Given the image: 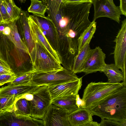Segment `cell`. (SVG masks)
I'll list each match as a JSON object with an SVG mask.
<instances>
[{
  "instance_id": "6da1fadb",
  "label": "cell",
  "mask_w": 126,
  "mask_h": 126,
  "mask_svg": "<svg viewBox=\"0 0 126 126\" xmlns=\"http://www.w3.org/2000/svg\"><path fill=\"white\" fill-rule=\"evenodd\" d=\"M93 116L126 121V86L104 98L89 109Z\"/></svg>"
},
{
  "instance_id": "7a4b0ae2",
  "label": "cell",
  "mask_w": 126,
  "mask_h": 126,
  "mask_svg": "<svg viewBox=\"0 0 126 126\" xmlns=\"http://www.w3.org/2000/svg\"><path fill=\"white\" fill-rule=\"evenodd\" d=\"M124 86L123 82H91L83 91L82 99L85 103L84 108L91 109L101 100L119 90Z\"/></svg>"
},
{
  "instance_id": "3957f363",
  "label": "cell",
  "mask_w": 126,
  "mask_h": 126,
  "mask_svg": "<svg viewBox=\"0 0 126 126\" xmlns=\"http://www.w3.org/2000/svg\"><path fill=\"white\" fill-rule=\"evenodd\" d=\"M31 32L34 44L33 50L30 56L33 71L46 72L63 68L47 51L35 35Z\"/></svg>"
},
{
  "instance_id": "277c9868",
  "label": "cell",
  "mask_w": 126,
  "mask_h": 126,
  "mask_svg": "<svg viewBox=\"0 0 126 126\" xmlns=\"http://www.w3.org/2000/svg\"><path fill=\"white\" fill-rule=\"evenodd\" d=\"M79 78L71 71L63 67L48 72L34 71L31 83L38 86H51L75 80Z\"/></svg>"
},
{
  "instance_id": "5b68a950",
  "label": "cell",
  "mask_w": 126,
  "mask_h": 126,
  "mask_svg": "<svg viewBox=\"0 0 126 126\" xmlns=\"http://www.w3.org/2000/svg\"><path fill=\"white\" fill-rule=\"evenodd\" d=\"M33 97L28 101L31 109L30 116L33 118L42 120L51 104L52 100L46 85H40L33 92Z\"/></svg>"
},
{
  "instance_id": "8992f818",
  "label": "cell",
  "mask_w": 126,
  "mask_h": 126,
  "mask_svg": "<svg viewBox=\"0 0 126 126\" xmlns=\"http://www.w3.org/2000/svg\"><path fill=\"white\" fill-rule=\"evenodd\" d=\"M122 23L121 29L114 40L115 46L113 54L114 64L126 76V19Z\"/></svg>"
},
{
  "instance_id": "52a82bcc",
  "label": "cell",
  "mask_w": 126,
  "mask_h": 126,
  "mask_svg": "<svg viewBox=\"0 0 126 126\" xmlns=\"http://www.w3.org/2000/svg\"><path fill=\"white\" fill-rule=\"evenodd\" d=\"M44 126L42 120L30 116L17 114L14 112L0 113V126Z\"/></svg>"
},
{
  "instance_id": "ba28073f",
  "label": "cell",
  "mask_w": 126,
  "mask_h": 126,
  "mask_svg": "<svg viewBox=\"0 0 126 126\" xmlns=\"http://www.w3.org/2000/svg\"><path fill=\"white\" fill-rule=\"evenodd\" d=\"M94 13L93 20L102 17L109 18L118 23L120 22L121 12L119 7L109 0H93Z\"/></svg>"
},
{
  "instance_id": "9c48e42d",
  "label": "cell",
  "mask_w": 126,
  "mask_h": 126,
  "mask_svg": "<svg viewBox=\"0 0 126 126\" xmlns=\"http://www.w3.org/2000/svg\"><path fill=\"white\" fill-rule=\"evenodd\" d=\"M68 114L62 108L51 104L42 120L44 126H71Z\"/></svg>"
},
{
  "instance_id": "30bf717a",
  "label": "cell",
  "mask_w": 126,
  "mask_h": 126,
  "mask_svg": "<svg viewBox=\"0 0 126 126\" xmlns=\"http://www.w3.org/2000/svg\"><path fill=\"white\" fill-rule=\"evenodd\" d=\"M28 20L31 31L49 54L61 64L62 60L60 54L53 48L44 34L35 16L29 15Z\"/></svg>"
},
{
  "instance_id": "8fae6325",
  "label": "cell",
  "mask_w": 126,
  "mask_h": 126,
  "mask_svg": "<svg viewBox=\"0 0 126 126\" xmlns=\"http://www.w3.org/2000/svg\"><path fill=\"white\" fill-rule=\"evenodd\" d=\"M82 78V77L75 80L48 86L52 100L63 96L76 95L81 88Z\"/></svg>"
},
{
  "instance_id": "7c38bea8",
  "label": "cell",
  "mask_w": 126,
  "mask_h": 126,
  "mask_svg": "<svg viewBox=\"0 0 126 126\" xmlns=\"http://www.w3.org/2000/svg\"><path fill=\"white\" fill-rule=\"evenodd\" d=\"M106 54L99 46L93 50L85 62L81 72L87 74L97 71L101 72L106 64L105 62Z\"/></svg>"
},
{
  "instance_id": "4fadbf2b",
  "label": "cell",
  "mask_w": 126,
  "mask_h": 126,
  "mask_svg": "<svg viewBox=\"0 0 126 126\" xmlns=\"http://www.w3.org/2000/svg\"><path fill=\"white\" fill-rule=\"evenodd\" d=\"M35 16L44 34L53 48L58 52L59 37L57 29L53 21L49 16Z\"/></svg>"
},
{
  "instance_id": "5bb4252c",
  "label": "cell",
  "mask_w": 126,
  "mask_h": 126,
  "mask_svg": "<svg viewBox=\"0 0 126 126\" xmlns=\"http://www.w3.org/2000/svg\"><path fill=\"white\" fill-rule=\"evenodd\" d=\"M29 15L27 11L21 9L16 24L22 40L28 49L30 56L33 50L34 44L28 20Z\"/></svg>"
},
{
  "instance_id": "9a60e30c",
  "label": "cell",
  "mask_w": 126,
  "mask_h": 126,
  "mask_svg": "<svg viewBox=\"0 0 126 126\" xmlns=\"http://www.w3.org/2000/svg\"><path fill=\"white\" fill-rule=\"evenodd\" d=\"M89 109L80 108L68 114V120L71 126H84L93 120Z\"/></svg>"
},
{
  "instance_id": "2e32d148",
  "label": "cell",
  "mask_w": 126,
  "mask_h": 126,
  "mask_svg": "<svg viewBox=\"0 0 126 126\" xmlns=\"http://www.w3.org/2000/svg\"><path fill=\"white\" fill-rule=\"evenodd\" d=\"M38 86L31 83L19 85L10 83L0 88V96L16 95L20 97L25 94L32 91Z\"/></svg>"
},
{
  "instance_id": "e0dca14e",
  "label": "cell",
  "mask_w": 126,
  "mask_h": 126,
  "mask_svg": "<svg viewBox=\"0 0 126 126\" xmlns=\"http://www.w3.org/2000/svg\"><path fill=\"white\" fill-rule=\"evenodd\" d=\"M101 72L107 77L108 81L111 83H119L121 81L126 86V76L114 64H106Z\"/></svg>"
},
{
  "instance_id": "ac0fdd59",
  "label": "cell",
  "mask_w": 126,
  "mask_h": 126,
  "mask_svg": "<svg viewBox=\"0 0 126 126\" xmlns=\"http://www.w3.org/2000/svg\"><path fill=\"white\" fill-rule=\"evenodd\" d=\"M88 42L75 57L71 71L74 73L81 72L83 66L87 60L92 51Z\"/></svg>"
},
{
  "instance_id": "d6986e66",
  "label": "cell",
  "mask_w": 126,
  "mask_h": 126,
  "mask_svg": "<svg viewBox=\"0 0 126 126\" xmlns=\"http://www.w3.org/2000/svg\"><path fill=\"white\" fill-rule=\"evenodd\" d=\"M76 95H71L57 98L52 100L51 104L62 108L68 114L79 108L76 104Z\"/></svg>"
},
{
  "instance_id": "ffe728a7",
  "label": "cell",
  "mask_w": 126,
  "mask_h": 126,
  "mask_svg": "<svg viewBox=\"0 0 126 126\" xmlns=\"http://www.w3.org/2000/svg\"><path fill=\"white\" fill-rule=\"evenodd\" d=\"M17 20L13 22H10L8 23L11 29V32L10 34L7 36L16 47L28 54L29 55V52L27 47L21 38L18 33L16 24Z\"/></svg>"
},
{
  "instance_id": "44dd1931",
  "label": "cell",
  "mask_w": 126,
  "mask_h": 126,
  "mask_svg": "<svg viewBox=\"0 0 126 126\" xmlns=\"http://www.w3.org/2000/svg\"><path fill=\"white\" fill-rule=\"evenodd\" d=\"M96 24L95 21L93 20L79 37L78 42L79 52L82 49L88 42H90L96 30Z\"/></svg>"
},
{
  "instance_id": "7402d4cb",
  "label": "cell",
  "mask_w": 126,
  "mask_h": 126,
  "mask_svg": "<svg viewBox=\"0 0 126 126\" xmlns=\"http://www.w3.org/2000/svg\"><path fill=\"white\" fill-rule=\"evenodd\" d=\"M20 96H0V113L7 112H13L14 105Z\"/></svg>"
},
{
  "instance_id": "603a6c76",
  "label": "cell",
  "mask_w": 126,
  "mask_h": 126,
  "mask_svg": "<svg viewBox=\"0 0 126 126\" xmlns=\"http://www.w3.org/2000/svg\"><path fill=\"white\" fill-rule=\"evenodd\" d=\"M31 1V4L28 9V12L37 16L46 17L45 14L47 9V6L40 0H32Z\"/></svg>"
},
{
  "instance_id": "cb8c5ba5",
  "label": "cell",
  "mask_w": 126,
  "mask_h": 126,
  "mask_svg": "<svg viewBox=\"0 0 126 126\" xmlns=\"http://www.w3.org/2000/svg\"><path fill=\"white\" fill-rule=\"evenodd\" d=\"M31 111L28 100L23 98H19L16 100L13 112L17 114L30 116Z\"/></svg>"
},
{
  "instance_id": "d4e9b609",
  "label": "cell",
  "mask_w": 126,
  "mask_h": 126,
  "mask_svg": "<svg viewBox=\"0 0 126 126\" xmlns=\"http://www.w3.org/2000/svg\"><path fill=\"white\" fill-rule=\"evenodd\" d=\"M8 14L10 22L17 20L19 18L21 9L17 6L14 0L10 2L9 0H3Z\"/></svg>"
},
{
  "instance_id": "484cf974",
  "label": "cell",
  "mask_w": 126,
  "mask_h": 126,
  "mask_svg": "<svg viewBox=\"0 0 126 126\" xmlns=\"http://www.w3.org/2000/svg\"><path fill=\"white\" fill-rule=\"evenodd\" d=\"M34 71H32L16 77L10 84L16 85H27L31 84V81Z\"/></svg>"
},
{
  "instance_id": "4316f807",
  "label": "cell",
  "mask_w": 126,
  "mask_h": 126,
  "mask_svg": "<svg viewBox=\"0 0 126 126\" xmlns=\"http://www.w3.org/2000/svg\"><path fill=\"white\" fill-rule=\"evenodd\" d=\"M101 119V121L99 123L100 126H126V121L104 118Z\"/></svg>"
},
{
  "instance_id": "83f0119b",
  "label": "cell",
  "mask_w": 126,
  "mask_h": 126,
  "mask_svg": "<svg viewBox=\"0 0 126 126\" xmlns=\"http://www.w3.org/2000/svg\"><path fill=\"white\" fill-rule=\"evenodd\" d=\"M16 77L15 74H0V86L10 83Z\"/></svg>"
},
{
  "instance_id": "f1b7e54d",
  "label": "cell",
  "mask_w": 126,
  "mask_h": 126,
  "mask_svg": "<svg viewBox=\"0 0 126 126\" xmlns=\"http://www.w3.org/2000/svg\"><path fill=\"white\" fill-rule=\"evenodd\" d=\"M0 11L5 23V24H8L10 22L3 0H0Z\"/></svg>"
},
{
  "instance_id": "f546056e",
  "label": "cell",
  "mask_w": 126,
  "mask_h": 126,
  "mask_svg": "<svg viewBox=\"0 0 126 126\" xmlns=\"http://www.w3.org/2000/svg\"><path fill=\"white\" fill-rule=\"evenodd\" d=\"M93 0H62V2L64 6L66 5L79 4L86 2L92 4Z\"/></svg>"
},
{
  "instance_id": "4dcf8cb0",
  "label": "cell",
  "mask_w": 126,
  "mask_h": 126,
  "mask_svg": "<svg viewBox=\"0 0 126 126\" xmlns=\"http://www.w3.org/2000/svg\"><path fill=\"white\" fill-rule=\"evenodd\" d=\"M120 5L119 8L121 14L125 16H126V0H120Z\"/></svg>"
},
{
  "instance_id": "1f68e13d",
  "label": "cell",
  "mask_w": 126,
  "mask_h": 126,
  "mask_svg": "<svg viewBox=\"0 0 126 126\" xmlns=\"http://www.w3.org/2000/svg\"><path fill=\"white\" fill-rule=\"evenodd\" d=\"M14 74L11 68L0 65V74Z\"/></svg>"
},
{
  "instance_id": "d6a6232c",
  "label": "cell",
  "mask_w": 126,
  "mask_h": 126,
  "mask_svg": "<svg viewBox=\"0 0 126 126\" xmlns=\"http://www.w3.org/2000/svg\"><path fill=\"white\" fill-rule=\"evenodd\" d=\"M76 104L78 108H84L85 104L83 100L80 98L78 94L76 95Z\"/></svg>"
},
{
  "instance_id": "836d02e7",
  "label": "cell",
  "mask_w": 126,
  "mask_h": 126,
  "mask_svg": "<svg viewBox=\"0 0 126 126\" xmlns=\"http://www.w3.org/2000/svg\"><path fill=\"white\" fill-rule=\"evenodd\" d=\"M35 89L30 92L24 94L19 97V98H25L28 101L32 100L33 97L32 92Z\"/></svg>"
},
{
  "instance_id": "e575fe53",
  "label": "cell",
  "mask_w": 126,
  "mask_h": 126,
  "mask_svg": "<svg viewBox=\"0 0 126 126\" xmlns=\"http://www.w3.org/2000/svg\"><path fill=\"white\" fill-rule=\"evenodd\" d=\"M10 32L11 29L8 23L5 24V28L2 32V34L4 35L7 36L10 34Z\"/></svg>"
},
{
  "instance_id": "d590c367",
  "label": "cell",
  "mask_w": 126,
  "mask_h": 126,
  "mask_svg": "<svg viewBox=\"0 0 126 126\" xmlns=\"http://www.w3.org/2000/svg\"><path fill=\"white\" fill-rule=\"evenodd\" d=\"M0 65L8 68H11L7 62L5 61L0 54Z\"/></svg>"
},
{
  "instance_id": "8d00e7d4",
  "label": "cell",
  "mask_w": 126,
  "mask_h": 126,
  "mask_svg": "<svg viewBox=\"0 0 126 126\" xmlns=\"http://www.w3.org/2000/svg\"><path fill=\"white\" fill-rule=\"evenodd\" d=\"M84 126H100V124L97 122L93 120L85 125Z\"/></svg>"
},
{
  "instance_id": "74e56055",
  "label": "cell",
  "mask_w": 126,
  "mask_h": 126,
  "mask_svg": "<svg viewBox=\"0 0 126 126\" xmlns=\"http://www.w3.org/2000/svg\"><path fill=\"white\" fill-rule=\"evenodd\" d=\"M5 24H3L0 25V33L2 32L5 26Z\"/></svg>"
},
{
  "instance_id": "f35d334b",
  "label": "cell",
  "mask_w": 126,
  "mask_h": 126,
  "mask_svg": "<svg viewBox=\"0 0 126 126\" xmlns=\"http://www.w3.org/2000/svg\"><path fill=\"white\" fill-rule=\"evenodd\" d=\"M5 24L3 19L2 15L0 11V25Z\"/></svg>"
},
{
  "instance_id": "ab89813d",
  "label": "cell",
  "mask_w": 126,
  "mask_h": 126,
  "mask_svg": "<svg viewBox=\"0 0 126 126\" xmlns=\"http://www.w3.org/2000/svg\"><path fill=\"white\" fill-rule=\"evenodd\" d=\"M21 3H24L26 1L25 0H19Z\"/></svg>"
},
{
  "instance_id": "60d3db41",
  "label": "cell",
  "mask_w": 126,
  "mask_h": 126,
  "mask_svg": "<svg viewBox=\"0 0 126 126\" xmlns=\"http://www.w3.org/2000/svg\"><path fill=\"white\" fill-rule=\"evenodd\" d=\"M109 0L111 2H113V0Z\"/></svg>"
},
{
  "instance_id": "b9f144b4",
  "label": "cell",
  "mask_w": 126,
  "mask_h": 126,
  "mask_svg": "<svg viewBox=\"0 0 126 126\" xmlns=\"http://www.w3.org/2000/svg\"><path fill=\"white\" fill-rule=\"evenodd\" d=\"M13 0H9L11 2H12Z\"/></svg>"
},
{
  "instance_id": "7bdbcfd3",
  "label": "cell",
  "mask_w": 126,
  "mask_h": 126,
  "mask_svg": "<svg viewBox=\"0 0 126 126\" xmlns=\"http://www.w3.org/2000/svg\"></svg>"
}]
</instances>
